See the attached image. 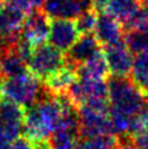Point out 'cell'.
<instances>
[{
  "mask_svg": "<svg viewBox=\"0 0 148 149\" xmlns=\"http://www.w3.org/2000/svg\"><path fill=\"white\" fill-rule=\"evenodd\" d=\"M64 112V95L46 91L36 104L25 111L24 136L35 143L48 142L52 133L59 127Z\"/></svg>",
  "mask_w": 148,
  "mask_h": 149,
  "instance_id": "cell-1",
  "label": "cell"
},
{
  "mask_svg": "<svg viewBox=\"0 0 148 149\" xmlns=\"http://www.w3.org/2000/svg\"><path fill=\"white\" fill-rule=\"evenodd\" d=\"M110 110L133 118L146 107L148 94L140 89L130 78L112 77L108 80Z\"/></svg>",
  "mask_w": 148,
  "mask_h": 149,
  "instance_id": "cell-2",
  "label": "cell"
},
{
  "mask_svg": "<svg viewBox=\"0 0 148 149\" xmlns=\"http://www.w3.org/2000/svg\"><path fill=\"white\" fill-rule=\"evenodd\" d=\"M45 93L46 89L42 80L30 72L6 79L1 85L3 97L13 101L24 109H29L36 104Z\"/></svg>",
  "mask_w": 148,
  "mask_h": 149,
  "instance_id": "cell-3",
  "label": "cell"
},
{
  "mask_svg": "<svg viewBox=\"0 0 148 149\" xmlns=\"http://www.w3.org/2000/svg\"><path fill=\"white\" fill-rule=\"evenodd\" d=\"M66 64V56L51 43H45L34 48L29 59V72L40 80H46Z\"/></svg>",
  "mask_w": 148,
  "mask_h": 149,
  "instance_id": "cell-4",
  "label": "cell"
},
{
  "mask_svg": "<svg viewBox=\"0 0 148 149\" xmlns=\"http://www.w3.org/2000/svg\"><path fill=\"white\" fill-rule=\"evenodd\" d=\"M26 14L13 4H4L0 10V48L13 46L20 40Z\"/></svg>",
  "mask_w": 148,
  "mask_h": 149,
  "instance_id": "cell-5",
  "label": "cell"
},
{
  "mask_svg": "<svg viewBox=\"0 0 148 149\" xmlns=\"http://www.w3.org/2000/svg\"><path fill=\"white\" fill-rule=\"evenodd\" d=\"M50 19L51 17L48 15L40 9L27 14L24 22L22 32H21V40L32 48L45 45L47 40H50Z\"/></svg>",
  "mask_w": 148,
  "mask_h": 149,
  "instance_id": "cell-6",
  "label": "cell"
},
{
  "mask_svg": "<svg viewBox=\"0 0 148 149\" xmlns=\"http://www.w3.org/2000/svg\"><path fill=\"white\" fill-rule=\"evenodd\" d=\"M79 111V123H80V138L112 134L109 111L96 110L89 106H80Z\"/></svg>",
  "mask_w": 148,
  "mask_h": 149,
  "instance_id": "cell-7",
  "label": "cell"
},
{
  "mask_svg": "<svg viewBox=\"0 0 148 149\" xmlns=\"http://www.w3.org/2000/svg\"><path fill=\"white\" fill-rule=\"evenodd\" d=\"M110 73L116 78H128L133 67V53H132L125 42L106 46L104 49Z\"/></svg>",
  "mask_w": 148,
  "mask_h": 149,
  "instance_id": "cell-8",
  "label": "cell"
},
{
  "mask_svg": "<svg viewBox=\"0 0 148 149\" xmlns=\"http://www.w3.org/2000/svg\"><path fill=\"white\" fill-rule=\"evenodd\" d=\"M79 30L74 20L52 19L50 42L61 52H68L79 38Z\"/></svg>",
  "mask_w": 148,
  "mask_h": 149,
  "instance_id": "cell-9",
  "label": "cell"
},
{
  "mask_svg": "<svg viewBox=\"0 0 148 149\" xmlns=\"http://www.w3.org/2000/svg\"><path fill=\"white\" fill-rule=\"evenodd\" d=\"M90 9H94L90 0H46L43 5V11L51 19L75 20Z\"/></svg>",
  "mask_w": 148,
  "mask_h": 149,
  "instance_id": "cell-10",
  "label": "cell"
},
{
  "mask_svg": "<svg viewBox=\"0 0 148 149\" xmlns=\"http://www.w3.org/2000/svg\"><path fill=\"white\" fill-rule=\"evenodd\" d=\"M0 121L10 141H15L24 133L25 110L17 104L6 99H0Z\"/></svg>",
  "mask_w": 148,
  "mask_h": 149,
  "instance_id": "cell-11",
  "label": "cell"
},
{
  "mask_svg": "<svg viewBox=\"0 0 148 149\" xmlns=\"http://www.w3.org/2000/svg\"><path fill=\"white\" fill-rule=\"evenodd\" d=\"M99 52L100 42L98 41L96 36L94 33H85L79 37L72 48L67 52L66 63L78 69Z\"/></svg>",
  "mask_w": 148,
  "mask_h": 149,
  "instance_id": "cell-12",
  "label": "cell"
},
{
  "mask_svg": "<svg viewBox=\"0 0 148 149\" xmlns=\"http://www.w3.org/2000/svg\"><path fill=\"white\" fill-rule=\"evenodd\" d=\"M94 35L96 36L100 45L104 47L116 45L124 42L125 38V27L124 25L106 13H100L96 22V27L94 30Z\"/></svg>",
  "mask_w": 148,
  "mask_h": 149,
  "instance_id": "cell-13",
  "label": "cell"
},
{
  "mask_svg": "<svg viewBox=\"0 0 148 149\" xmlns=\"http://www.w3.org/2000/svg\"><path fill=\"white\" fill-rule=\"evenodd\" d=\"M27 61L21 54L16 47V43L13 46H6L0 48V78L10 79L27 73Z\"/></svg>",
  "mask_w": 148,
  "mask_h": 149,
  "instance_id": "cell-14",
  "label": "cell"
},
{
  "mask_svg": "<svg viewBox=\"0 0 148 149\" xmlns=\"http://www.w3.org/2000/svg\"><path fill=\"white\" fill-rule=\"evenodd\" d=\"M78 80V69L66 63L61 69L43 80L46 91L52 95H66L71 86Z\"/></svg>",
  "mask_w": 148,
  "mask_h": 149,
  "instance_id": "cell-15",
  "label": "cell"
},
{
  "mask_svg": "<svg viewBox=\"0 0 148 149\" xmlns=\"http://www.w3.org/2000/svg\"><path fill=\"white\" fill-rule=\"evenodd\" d=\"M142 9L138 0H110L105 8V13L111 15L126 27Z\"/></svg>",
  "mask_w": 148,
  "mask_h": 149,
  "instance_id": "cell-16",
  "label": "cell"
},
{
  "mask_svg": "<svg viewBox=\"0 0 148 149\" xmlns=\"http://www.w3.org/2000/svg\"><path fill=\"white\" fill-rule=\"evenodd\" d=\"M109 74L110 69L101 51L78 68V78L87 80H106Z\"/></svg>",
  "mask_w": 148,
  "mask_h": 149,
  "instance_id": "cell-17",
  "label": "cell"
},
{
  "mask_svg": "<svg viewBox=\"0 0 148 149\" xmlns=\"http://www.w3.org/2000/svg\"><path fill=\"white\" fill-rule=\"evenodd\" d=\"M125 43L136 56L148 53V25L126 30Z\"/></svg>",
  "mask_w": 148,
  "mask_h": 149,
  "instance_id": "cell-18",
  "label": "cell"
},
{
  "mask_svg": "<svg viewBox=\"0 0 148 149\" xmlns=\"http://www.w3.org/2000/svg\"><path fill=\"white\" fill-rule=\"evenodd\" d=\"M80 134L68 130H57L48 139L51 149H77Z\"/></svg>",
  "mask_w": 148,
  "mask_h": 149,
  "instance_id": "cell-19",
  "label": "cell"
},
{
  "mask_svg": "<svg viewBox=\"0 0 148 149\" xmlns=\"http://www.w3.org/2000/svg\"><path fill=\"white\" fill-rule=\"evenodd\" d=\"M131 78L140 89L148 94V53L136 56L132 67Z\"/></svg>",
  "mask_w": 148,
  "mask_h": 149,
  "instance_id": "cell-20",
  "label": "cell"
},
{
  "mask_svg": "<svg viewBox=\"0 0 148 149\" xmlns=\"http://www.w3.org/2000/svg\"><path fill=\"white\" fill-rule=\"evenodd\" d=\"M119 146V137L114 134H104L80 138L77 149H116Z\"/></svg>",
  "mask_w": 148,
  "mask_h": 149,
  "instance_id": "cell-21",
  "label": "cell"
},
{
  "mask_svg": "<svg viewBox=\"0 0 148 149\" xmlns=\"http://www.w3.org/2000/svg\"><path fill=\"white\" fill-rule=\"evenodd\" d=\"M99 19V14L95 9H90L88 11L83 13L82 15L75 19L77 27L79 32L85 35V33H93V31L96 27V22Z\"/></svg>",
  "mask_w": 148,
  "mask_h": 149,
  "instance_id": "cell-22",
  "label": "cell"
},
{
  "mask_svg": "<svg viewBox=\"0 0 148 149\" xmlns=\"http://www.w3.org/2000/svg\"><path fill=\"white\" fill-rule=\"evenodd\" d=\"M8 4H13L20 10H22L25 14H30L38 10L40 8H43L46 0H5Z\"/></svg>",
  "mask_w": 148,
  "mask_h": 149,
  "instance_id": "cell-23",
  "label": "cell"
},
{
  "mask_svg": "<svg viewBox=\"0 0 148 149\" xmlns=\"http://www.w3.org/2000/svg\"><path fill=\"white\" fill-rule=\"evenodd\" d=\"M9 149H37L36 143L32 142L29 138L24 137H19L15 141H13L9 144Z\"/></svg>",
  "mask_w": 148,
  "mask_h": 149,
  "instance_id": "cell-24",
  "label": "cell"
},
{
  "mask_svg": "<svg viewBox=\"0 0 148 149\" xmlns=\"http://www.w3.org/2000/svg\"><path fill=\"white\" fill-rule=\"evenodd\" d=\"M130 137L136 149H148V128Z\"/></svg>",
  "mask_w": 148,
  "mask_h": 149,
  "instance_id": "cell-25",
  "label": "cell"
},
{
  "mask_svg": "<svg viewBox=\"0 0 148 149\" xmlns=\"http://www.w3.org/2000/svg\"><path fill=\"white\" fill-rule=\"evenodd\" d=\"M116 149H136V148L131 141V137L124 136V137H119V146Z\"/></svg>",
  "mask_w": 148,
  "mask_h": 149,
  "instance_id": "cell-26",
  "label": "cell"
},
{
  "mask_svg": "<svg viewBox=\"0 0 148 149\" xmlns=\"http://www.w3.org/2000/svg\"><path fill=\"white\" fill-rule=\"evenodd\" d=\"M93 8L96 10V11H100V10H104L106 8V5L109 4L110 0H90Z\"/></svg>",
  "mask_w": 148,
  "mask_h": 149,
  "instance_id": "cell-27",
  "label": "cell"
},
{
  "mask_svg": "<svg viewBox=\"0 0 148 149\" xmlns=\"http://www.w3.org/2000/svg\"><path fill=\"white\" fill-rule=\"evenodd\" d=\"M3 5H4V4H3V0H0V10H1V8H3Z\"/></svg>",
  "mask_w": 148,
  "mask_h": 149,
  "instance_id": "cell-28",
  "label": "cell"
},
{
  "mask_svg": "<svg viewBox=\"0 0 148 149\" xmlns=\"http://www.w3.org/2000/svg\"><path fill=\"white\" fill-rule=\"evenodd\" d=\"M1 79V78H0ZM1 85H3V83H1V80H0V93H1Z\"/></svg>",
  "mask_w": 148,
  "mask_h": 149,
  "instance_id": "cell-29",
  "label": "cell"
},
{
  "mask_svg": "<svg viewBox=\"0 0 148 149\" xmlns=\"http://www.w3.org/2000/svg\"><path fill=\"white\" fill-rule=\"evenodd\" d=\"M3 1H5V0H3Z\"/></svg>",
  "mask_w": 148,
  "mask_h": 149,
  "instance_id": "cell-30",
  "label": "cell"
}]
</instances>
